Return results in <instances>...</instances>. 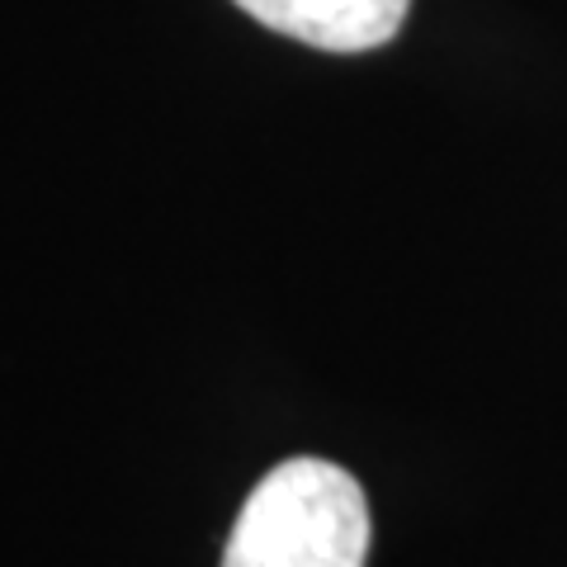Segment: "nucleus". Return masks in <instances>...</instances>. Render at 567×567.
I'll list each match as a JSON object with an SVG mask.
<instances>
[{
    "mask_svg": "<svg viewBox=\"0 0 567 567\" xmlns=\"http://www.w3.org/2000/svg\"><path fill=\"white\" fill-rule=\"evenodd\" d=\"M369 502L331 458H284L251 487L223 567H364Z\"/></svg>",
    "mask_w": 567,
    "mask_h": 567,
    "instance_id": "nucleus-1",
    "label": "nucleus"
},
{
    "mask_svg": "<svg viewBox=\"0 0 567 567\" xmlns=\"http://www.w3.org/2000/svg\"><path fill=\"white\" fill-rule=\"evenodd\" d=\"M265 29L322 52H369L398 39L412 0H233Z\"/></svg>",
    "mask_w": 567,
    "mask_h": 567,
    "instance_id": "nucleus-2",
    "label": "nucleus"
}]
</instances>
